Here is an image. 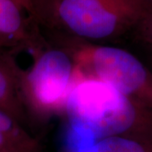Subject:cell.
<instances>
[{"mask_svg":"<svg viewBox=\"0 0 152 152\" xmlns=\"http://www.w3.org/2000/svg\"><path fill=\"white\" fill-rule=\"evenodd\" d=\"M65 152H152V141L111 137L70 148Z\"/></svg>","mask_w":152,"mask_h":152,"instance_id":"ba28073f","label":"cell"},{"mask_svg":"<svg viewBox=\"0 0 152 152\" xmlns=\"http://www.w3.org/2000/svg\"><path fill=\"white\" fill-rule=\"evenodd\" d=\"M63 114L78 145L111 137L152 141V109L99 80L77 78Z\"/></svg>","mask_w":152,"mask_h":152,"instance_id":"6da1fadb","label":"cell"},{"mask_svg":"<svg viewBox=\"0 0 152 152\" xmlns=\"http://www.w3.org/2000/svg\"><path fill=\"white\" fill-rule=\"evenodd\" d=\"M0 152H42L40 139L0 110Z\"/></svg>","mask_w":152,"mask_h":152,"instance_id":"52a82bcc","label":"cell"},{"mask_svg":"<svg viewBox=\"0 0 152 152\" xmlns=\"http://www.w3.org/2000/svg\"><path fill=\"white\" fill-rule=\"evenodd\" d=\"M33 53L32 64L20 72V93L30 129L64 113L77 79L74 60L59 46L46 43Z\"/></svg>","mask_w":152,"mask_h":152,"instance_id":"277c9868","label":"cell"},{"mask_svg":"<svg viewBox=\"0 0 152 152\" xmlns=\"http://www.w3.org/2000/svg\"><path fill=\"white\" fill-rule=\"evenodd\" d=\"M14 1L23 10L29 13L31 16L35 17L34 9H33V6L30 0H14Z\"/></svg>","mask_w":152,"mask_h":152,"instance_id":"8fae6325","label":"cell"},{"mask_svg":"<svg viewBox=\"0 0 152 152\" xmlns=\"http://www.w3.org/2000/svg\"><path fill=\"white\" fill-rule=\"evenodd\" d=\"M135 30L142 42L152 47V10L137 26Z\"/></svg>","mask_w":152,"mask_h":152,"instance_id":"9c48e42d","label":"cell"},{"mask_svg":"<svg viewBox=\"0 0 152 152\" xmlns=\"http://www.w3.org/2000/svg\"><path fill=\"white\" fill-rule=\"evenodd\" d=\"M151 1H152V0H151Z\"/></svg>","mask_w":152,"mask_h":152,"instance_id":"4fadbf2b","label":"cell"},{"mask_svg":"<svg viewBox=\"0 0 152 152\" xmlns=\"http://www.w3.org/2000/svg\"><path fill=\"white\" fill-rule=\"evenodd\" d=\"M30 1L34 9L35 18H37L38 20H41L46 9L52 2V0H30Z\"/></svg>","mask_w":152,"mask_h":152,"instance_id":"30bf717a","label":"cell"},{"mask_svg":"<svg viewBox=\"0 0 152 152\" xmlns=\"http://www.w3.org/2000/svg\"><path fill=\"white\" fill-rule=\"evenodd\" d=\"M15 57L5 50L0 51V110L29 130L27 115L20 93V72Z\"/></svg>","mask_w":152,"mask_h":152,"instance_id":"8992f818","label":"cell"},{"mask_svg":"<svg viewBox=\"0 0 152 152\" xmlns=\"http://www.w3.org/2000/svg\"><path fill=\"white\" fill-rule=\"evenodd\" d=\"M24 12L14 0H0V51L26 49L35 53L46 43L31 30Z\"/></svg>","mask_w":152,"mask_h":152,"instance_id":"5b68a950","label":"cell"},{"mask_svg":"<svg viewBox=\"0 0 152 152\" xmlns=\"http://www.w3.org/2000/svg\"><path fill=\"white\" fill-rule=\"evenodd\" d=\"M151 61H152V56H151Z\"/></svg>","mask_w":152,"mask_h":152,"instance_id":"7c38bea8","label":"cell"},{"mask_svg":"<svg viewBox=\"0 0 152 152\" xmlns=\"http://www.w3.org/2000/svg\"><path fill=\"white\" fill-rule=\"evenodd\" d=\"M58 46L73 58L78 78L106 83L126 97L152 109V72L133 53L69 36L61 38Z\"/></svg>","mask_w":152,"mask_h":152,"instance_id":"3957f363","label":"cell"},{"mask_svg":"<svg viewBox=\"0 0 152 152\" xmlns=\"http://www.w3.org/2000/svg\"><path fill=\"white\" fill-rule=\"evenodd\" d=\"M151 10V0H52L40 20L96 43L135 29Z\"/></svg>","mask_w":152,"mask_h":152,"instance_id":"7a4b0ae2","label":"cell"}]
</instances>
